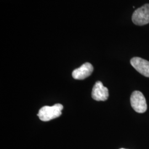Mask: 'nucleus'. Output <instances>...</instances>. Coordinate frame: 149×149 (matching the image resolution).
<instances>
[{"label":"nucleus","instance_id":"obj_7","mask_svg":"<svg viewBox=\"0 0 149 149\" xmlns=\"http://www.w3.org/2000/svg\"></svg>","mask_w":149,"mask_h":149},{"label":"nucleus","instance_id":"obj_3","mask_svg":"<svg viewBox=\"0 0 149 149\" xmlns=\"http://www.w3.org/2000/svg\"><path fill=\"white\" fill-rule=\"evenodd\" d=\"M130 104L134 110L139 113H143L147 110V104L143 94L138 91L133 92L130 97Z\"/></svg>","mask_w":149,"mask_h":149},{"label":"nucleus","instance_id":"obj_1","mask_svg":"<svg viewBox=\"0 0 149 149\" xmlns=\"http://www.w3.org/2000/svg\"><path fill=\"white\" fill-rule=\"evenodd\" d=\"M63 106L61 104H55L52 106H44L40 108L38 116L43 122H48L59 117L62 113Z\"/></svg>","mask_w":149,"mask_h":149},{"label":"nucleus","instance_id":"obj_4","mask_svg":"<svg viewBox=\"0 0 149 149\" xmlns=\"http://www.w3.org/2000/svg\"><path fill=\"white\" fill-rule=\"evenodd\" d=\"M109 97V92L101 81H97L93 87L92 97L97 101H105Z\"/></svg>","mask_w":149,"mask_h":149},{"label":"nucleus","instance_id":"obj_6","mask_svg":"<svg viewBox=\"0 0 149 149\" xmlns=\"http://www.w3.org/2000/svg\"><path fill=\"white\" fill-rule=\"evenodd\" d=\"M93 71V67L89 63H86L79 68L74 70L72 73L73 78L76 80H84L90 76Z\"/></svg>","mask_w":149,"mask_h":149},{"label":"nucleus","instance_id":"obj_5","mask_svg":"<svg viewBox=\"0 0 149 149\" xmlns=\"http://www.w3.org/2000/svg\"><path fill=\"white\" fill-rule=\"evenodd\" d=\"M130 64L140 74L149 77V61L139 57L131 59Z\"/></svg>","mask_w":149,"mask_h":149},{"label":"nucleus","instance_id":"obj_2","mask_svg":"<svg viewBox=\"0 0 149 149\" xmlns=\"http://www.w3.org/2000/svg\"><path fill=\"white\" fill-rule=\"evenodd\" d=\"M132 21L137 26H144L149 23V4L147 3L134 11Z\"/></svg>","mask_w":149,"mask_h":149}]
</instances>
